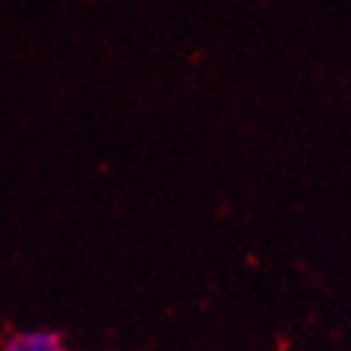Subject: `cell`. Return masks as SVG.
Segmentation results:
<instances>
[{"label":"cell","mask_w":351,"mask_h":351,"mask_svg":"<svg viewBox=\"0 0 351 351\" xmlns=\"http://www.w3.org/2000/svg\"><path fill=\"white\" fill-rule=\"evenodd\" d=\"M3 351H68L63 337L53 329H21L3 339Z\"/></svg>","instance_id":"1"},{"label":"cell","mask_w":351,"mask_h":351,"mask_svg":"<svg viewBox=\"0 0 351 351\" xmlns=\"http://www.w3.org/2000/svg\"><path fill=\"white\" fill-rule=\"evenodd\" d=\"M0 351H3V349H0Z\"/></svg>","instance_id":"2"}]
</instances>
